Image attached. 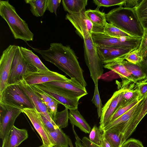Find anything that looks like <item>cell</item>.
I'll list each match as a JSON object with an SVG mask.
<instances>
[{"label": "cell", "instance_id": "cell-1", "mask_svg": "<svg viewBox=\"0 0 147 147\" xmlns=\"http://www.w3.org/2000/svg\"><path fill=\"white\" fill-rule=\"evenodd\" d=\"M32 48L45 60L55 65L71 78L75 79L85 87L87 86L83 76V71L74 52L69 46L53 43L50 44L49 49L45 50Z\"/></svg>", "mask_w": 147, "mask_h": 147}, {"label": "cell", "instance_id": "cell-2", "mask_svg": "<svg viewBox=\"0 0 147 147\" xmlns=\"http://www.w3.org/2000/svg\"><path fill=\"white\" fill-rule=\"evenodd\" d=\"M106 17L109 23L134 37L142 38L144 29L134 9L119 7L106 14Z\"/></svg>", "mask_w": 147, "mask_h": 147}, {"label": "cell", "instance_id": "cell-3", "mask_svg": "<svg viewBox=\"0 0 147 147\" xmlns=\"http://www.w3.org/2000/svg\"><path fill=\"white\" fill-rule=\"evenodd\" d=\"M0 15L7 22L15 39H20L26 42L33 41L34 34L28 24L19 16L8 1L0 0Z\"/></svg>", "mask_w": 147, "mask_h": 147}, {"label": "cell", "instance_id": "cell-4", "mask_svg": "<svg viewBox=\"0 0 147 147\" xmlns=\"http://www.w3.org/2000/svg\"><path fill=\"white\" fill-rule=\"evenodd\" d=\"M91 36L96 47H121L136 50L139 47L141 38H117L111 36L104 32L102 28L93 26Z\"/></svg>", "mask_w": 147, "mask_h": 147}, {"label": "cell", "instance_id": "cell-5", "mask_svg": "<svg viewBox=\"0 0 147 147\" xmlns=\"http://www.w3.org/2000/svg\"><path fill=\"white\" fill-rule=\"evenodd\" d=\"M83 39L85 62L95 85H98V80L103 74L104 64L98 55L96 46L93 42L91 34H88Z\"/></svg>", "mask_w": 147, "mask_h": 147}, {"label": "cell", "instance_id": "cell-6", "mask_svg": "<svg viewBox=\"0 0 147 147\" xmlns=\"http://www.w3.org/2000/svg\"><path fill=\"white\" fill-rule=\"evenodd\" d=\"M0 103L21 110L35 107L18 84L9 85L0 94Z\"/></svg>", "mask_w": 147, "mask_h": 147}, {"label": "cell", "instance_id": "cell-7", "mask_svg": "<svg viewBox=\"0 0 147 147\" xmlns=\"http://www.w3.org/2000/svg\"><path fill=\"white\" fill-rule=\"evenodd\" d=\"M38 71L37 69L26 61L18 46L11 64L8 78L9 85L19 84L24 80V75Z\"/></svg>", "mask_w": 147, "mask_h": 147}, {"label": "cell", "instance_id": "cell-8", "mask_svg": "<svg viewBox=\"0 0 147 147\" xmlns=\"http://www.w3.org/2000/svg\"><path fill=\"white\" fill-rule=\"evenodd\" d=\"M32 85L53 97L69 110L78 109L80 98L70 96L58 87L45 83Z\"/></svg>", "mask_w": 147, "mask_h": 147}, {"label": "cell", "instance_id": "cell-9", "mask_svg": "<svg viewBox=\"0 0 147 147\" xmlns=\"http://www.w3.org/2000/svg\"><path fill=\"white\" fill-rule=\"evenodd\" d=\"M28 118L33 126L41 138L43 144L48 147L56 145L55 141L49 134L41 117L36 109L25 108L21 110Z\"/></svg>", "mask_w": 147, "mask_h": 147}, {"label": "cell", "instance_id": "cell-10", "mask_svg": "<svg viewBox=\"0 0 147 147\" xmlns=\"http://www.w3.org/2000/svg\"><path fill=\"white\" fill-rule=\"evenodd\" d=\"M22 113L21 110L0 103V138L2 141L12 127L16 119Z\"/></svg>", "mask_w": 147, "mask_h": 147}, {"label": "cell", "instance_id": "cell-11", "mask_svg": "<svg viewBox=\"0 0 147 147\" xmlns=\"http://www.w3.org/2000/svg\"><path fill=\"white\" fill-rule=\"evenodd\" d=\"M18 46L10 45L3 52L0 59V94L9 85L8 78Z\"/></svg>", "mask_w": 147, "mask_h": 147}, {"label": "cell", "instance_id": "cell-12", "mask_svg": "<svg viewBox=\"0 0 147 147\" xmlns=\"http://www.w3.org/2000/svg\"><path fill=\"white\" fill-rule=\"evenodd\" d=\"M124 60H125V58H121L104 64V67L115 72L121 79V82L117 80L116 81L118 90L127 89L134 84L137 83L122 64V61Z\"/></svg>", "mask_w": 147, "mask_h": 147}, {"label": "cell", "instance_id": "cell-13", "mask_svg": "<svg viewBox=\"0 0 147 147\" xmlns=\"http://www.w3.org/2000/svg\"><path fill=\"white\" fill-rule=\"evenodd\" d=\"M84 9L79 13H67L65 19L69 20L76 29L77 33L83 38L89 34H91L93 25L90 20Z\"/></svg>", "mask_w": 147, "mask_h": 147}, {"label": "cell", "instance_id": "cell-14", "mask_svg": "<svg viewBox=\"0 0 147 147\" xmlns=\"http://www.w3.org/2000/svg\"><path fill=\"white\" fill-rule=\"evenodd\" d=\"M69 80L65 76L50 70L31 72L24 76V80L30 85L52 81H66Z\"/></svg>", "mask_w": 147, "mask_h": 147}, {"label": "cell", "instance_id": "cell-15", "mask_svg": "<svg viewBox=\"0 0 147 147\" xmlns=\"http://www.w3.org/2000/svg\"><path fill=\"white\" fill-rule=\"evenodd\" d=\"M124 91V89H119L115 91L102 107L99 127L102 131L117 109L122 100Z\"/></svg>", "mask_w": 147, "mask_h": 147}, {"label": "cell", "instance_id": "cell-16", "mask_svg": "<svg viewBox=\"0 0 147 147\" xmlns=\"http://www.w3.org/2000/svg\"><path fill=\"white\" fill-rule=\"evenodd\" d=\"M44 83L58 87L70 96L80 99L88 94L85 87L74 78L66 81H54Z\"/></svg>", "mask_w": 147, "mask_h": 147}, {"label": "cell", "instance_id": "cell-17", "mask_svg": "<svg viewBox=\"0 0 147 147\" xmlns=\"http://www.w3.org/2000/svg\"><path fill=\"white\" fill-rule=\"evenodd\" d=\"M18 85L28 97L37 111L45 117L54 126L58 127L50 117L47 107L41 96L33 87L27 84L24 80Z\"/></svg>", "mask_w": 147, "mask_h": 147}, {"label": "cell", "instance_id": "cell-18", "mask_svg": "<svg viewBox=\"0 0 147 147\" xmlns=\"http://www.w3.org/2000/svg\"><path fill=\"white\" fill-rule=\"evenodd\" d=\"M144 98L140 99L136 105L126 112L107 124L104 127L102 131L113 127L121 133L123 130L131 120L139 112L142 105Z\"/></svg>", "mask_w": 147, "mask_h": 147}, {"label": "cell", "instance_id": "cell-19", "mask_svg": "<svg viewBox=\"0 0 147 147\" xmlns=\"http://www.w3.org/2000/svg\"><path fill=\"white\" fill-rule=\"evenodd\" d=\"M96 47L98 55L103 64L115 60L125 58L127 55L134 50L121 47Z\"/></svg>", "mask_w": 147, "mask_h": 147}, {"label": "cell", "instance_id": "cell-20", "mask_svg": "<svg viewBox=\"0 0 147 147\" xmlns=\"http://www.w3.org/2000/svg\"><path fill=\"white\" fill-rule=\"evenodd\" d=\"M28 137L27 130L19 129L14 125L4 140L2 147H15L18 146Z\"/></svg>", "mask_w": 147, "mask_h": 147}, {"label": "cell", "instance_id": "cell-21", "mask_svg": "<svg viewBox=\"0 0 147 147\" xmlns=\"http://www.w3.org/2000/svg\"><path fill=\"white\" fill-rule=\"evenodd\" d=\"M147 114V94L143 99L141 108L126 126L123 133L122 142L123 143L135 130L136 127L142 119Z\"/></svg>", "mask_w": 147, "mask_h": 147}, {"label": "cell", "instance_id": "cell-22", "mask_svg": "<svg viewBox=\"0 0 147 147\" xmlns=\"http://www.w3.org/2000/svg\"><path fill=\"white\" fill-rule=\"evenodd\" d=\"M21 53L26 61L36 68L38 71H46L49 70L44 64L38 57L31 50L19 46Z\"/></svg>", "mask_w": 147, "mask_h": 147}, {"label": "cell", "instance_id": "cell-23", "mask_svg": "<svg viewBox=\"0 0 147 147\" xmlns=\"http://www.w3.org/2000/svg\"><path fill=\"white\" fill-rule=\"evenodd\" d=\"M69 119L72 125L78 127L86 134L90 133L91 130V127L78 109L69 110Z\"/></svg>", "mask_w": 147, "mask_h": 147}, {"label": "cell", "instance_id": "cell-24", "mask_svg": "<svg viewBox=\"0 0 147 147\" xmlns=\"http://www.w3.org/2000/svg\"><path fill=\"white\" fill-rule=\"evenodd\" d=\"M31 86L41 96L47 107L48 112L52 119L57 112L58 104H60V103L53 97L39 88L33 85Z\"/></svg>", "mask_w": 147, "mask_h": 147}, {"label": "cell", "instance_id": "cell-25", "mask_svg": "<svg viewBox=\"0 0 147 147\" xmlns=\"http://www.w3.org/2000/svg\"><path fill=\"white\" fill-rule=\"evenodd\" d=\"M88 1V0H62L61 3L65 11L69 13H75L85 9Z\"/></svg>", "mask_w": 147, "mask_h": 147}, {"label": "cell", "instance_id": "cell-26", "mask_svg": "<svg viewBox=\"0 0 147 147\" xmlns=\"http://www.w3.org/2000/svg\"><path fill=\"white\" fill-rule=\"evenodd\" d=\"M97 8L94 10L88 9L85 11L87 17L94 26L103 28L107 23L106 14Z\"/></svg>", "mask_w": 147, "mask_h": 147}, {"label": "cell", "instance_id": "cell-27", "mask_svg": "<svg viewBox=\"0 0 147 147\" xmlns=\"http://www.w3.org/2000/svg\"><path fill=\"white\" fill-rule=\"evenodd\" d=\"M122 62L136 83L145 78L146 75L139 65L130 63L125 60L122 61Z\"/></svg>", "mask_w": 147, "mask_h": 147}, {"label": "cell", "instance_id": "cell-28", "mask_svg": "<svg viewBox=\"0 0 147 147\" xmlns=\"http://www.w3.org/2000/svg\"><path fill=\"white\" fill-rule=\"evenodd\" d=\"M105 138L113 147H121L122 146V134L113 127L102 131Z\"/></svg>", "mask_w": 147, "mask_h": 147}, {"label": "cell", "instance_id": "cell-29", "mask_svg": "<svg viewBox=\"0 0 147 147\" xmlns=\"http://www.w3.org/2000/svg\"><path fill=\"white\" fill-rule=\"evenodd\" d=\"M47 0H26V3L30 4V10L33 15L36 17H41L47 10Z\"/></svg>", "mask_w": 147, "mask_h": 147}, {"label": "cell", "instance_id": "cell-30", "mask_svg": "<svg viewBox=\"0 0 147 147\" xmlns=\"http://www.w3.org/2000/svg\"><path fill=\"white\" fill-rule=\"evenodd\" d=\"M134 9L144 29H147V0L140 1Z\"/></svg>", "mask_w": 147, "mask_h": 147}, {"label": "cell", "instance_id": "cell-31", "mask_svg": "<svg viewBox=\"0 0 147 147\" xmlns=\"http://www.w3.org/2000/svg\"><path fill=\"white\" fill-rule=\"evenodd\" d=\"M48 132L55 142V147H67L68 146L69 137L58 128L53 131Z\"/></svg>", "mask_w": 147, "mask_h": 147}, {"label": "cell", "instance_id": "cell-32", "mask_svg": "<svg viewBox=\"0 0 147 147\" xmlns=\"http://www.w3.org/2000/svg\"><path fill=\"white\" fill-rule=\"evenodd\" d=\"M137 99L140 100L139 92L137 88L124 90L122 100L117 109L128 105Z\"/></svg>", "mask_w": 147, "mask_h": 147}, {"label": "cell", "instance_id": "cell-33", "mask_svg": "<svg viewBox=\"0 0 147 147\" xmlns=\"http://www.w3.org/2000/svg\"><path fill=\"white\" fill-rule=\"evenodd\" d=\"M102 30L105 33L113 37H136L121 30L112 24L108 22L105 27L102 28Z\"/></svg>", "mask_w": 147, "mask_h": 147}, {"label": "cell", "instance_id": "cell-34", "mask_svg": "<svg viewBox=\"0 0 147 147\" xmlns=\"http://www.w3.org/2000/svg\"><path fill=\"white\" fill-rule=\"evenodd\" d=\"M68 109L60 112H57L52 120L56 125L59 129L66 127L68 125L69 112Z\"/></svg>", "mask_w": 147, "mask_h": 147}, {"label": "cell", "instance_id": "cell-35", "mask_svg": "<svg viewBox=\"0 0 147 147\" xmlns=\"http://www.w3.org/2000/svg\"><path fill=\"white\" fill-rule=\"evenodd\" d=\"M140 100L138 99H136L127 105L119 107L111 117L107 124L111 122L126 112L136 105Z\"/></svg>", "mask_w": 147, "mask_h": 147}, {"label": "cell", "instance_id": "cell-36", "mask_svg": "<svg viewBox=\"0 0 147 147\" xmlns=\"http://www.w3.org/2000/svg\"><path fill=\"white\" fill-rule=\"evenodd\" d=\"M102 133L99 128L96 125H94L89 133V139L92 142L98 145L101 146Z\"/></svg>", "mask_w": 147, "mask_h": 147}, {"label": "cell", "instance_id": "cell-37", "mask_svg": "<svg viewBox=\"0 0 147 147\" xmlns=\"http://www.w3.org/2000/svg\"><path fill=\"white\" fill-rule=\"evenodd\" d=\"M125 0H93L94 3L97 5V8H99L102 6L106 7L114 5H119L122 7L125 3Z\"/></svg>", "mask_w": 147, "mask_h": 147}, {"label": "cell", "instance_id": "cell-38", "mask_svg": "<svg viewBox=\"0 0 147 147\" xmlns=\"http://www.w3.org/2000/svg\"><path fill=\"white\" fill-rule=\"evenodd\" d=\"M98 86L97 85H95L94 93L92 101L97 108L98 118H99L101 115L102 107Z\"/></svg>", "mask_w": 147, "mask_h": 147}, {"label": "cell", "instance_id": "cell-39", "mask_svg": "<svg viewBox=\"0 0 147 147\" xmlns=\"http://www.w3.org/2000/svg\"><path fill=\"white\" fill-rule=\"evenodd\" d=\"M137 49L127 55L125 57V60L134 64H137L139 63L142 61V57L140 55Z\"/></svg>", "mask_w": 147, "mask_h": 147}, {"label": "cell", "instance_id": "cell-40", "mask_svg": "<svg viewBox=\"0 0 147 147\" xmlns=\"http://www.w3.org/2000/svg\"><path fill=\"white\" fill-rule=\"evenodd\" d=\"M137 49L142 57L147 52V29L144 30V34Z\"/></svg>", "mask_w": 147, "mask_h": 147}, {"label": "cell", "instance_id": "cell-41", "mask_svg": "<svg viewBox=\"0 0 147 147\" xmlns=\"http://www.w3.org/2000/svg\"><path fill=\"white\" fill-rule=\"evenodd\" d=\"M61 1V0H47V10L51 13H54L57 16V10Z\"/></svg>", "mask_w": 147, "mask_h": 147}, {"label": "cell", "instance_id": "cell-42", "mask_svg": "<svg viewBox=\"0 0 147 147\" xmlns=\"http://www.w3.org/2000/svg\"><path fill=\"white\" fill-rule=\"evenodd\" d=\"M121 147H144L141 141L139 140L130 138L127 139Z\"/></svg>", "mask_w": 147, "mask_h": 147}, {"label": "cell", "instance_id": "cell-43", "mask_svg": "<svg viewBox=\"0 0 147 147\" xmlns=\"http://www.w3.org/2000/svg\"><path fill=\"white\" fill-rule=\"evenodd\" d=\"M136 85L139 92L140 100L143 98L147 94V81L144 82H138Z\"/></svg>", "mask_w": 147, "mask_h": 147}, {"label": "cell", "instance_id": "cell-44", "mask_svg": "<svg viewBox=\"0 0 147 147\" xmlns=\"http://www.w3.org/2000/svg\"><path fill=\"white\" fill-rule=\"evenodd\" d=\"M143 71L146 75L145 78L143 80L139 82H144L147 81V52L142 57V61L138 64Z\"/></svg>", "mask_w": 147, "mask_h": 147}, {"label": "cell", "instance_id": "cell-45", "mask_svg": "<svg viewBox=\"0 0 147 147\" xmlns=\"http://www.w3.org/2000/svg\"><path fill=\"white\" fill-rule=\"evenodd\" d=\"M40 116L44 125L48 131H54L55 129L58 128L54 126L53 124L45 117L41 115H40Z\"/></svg>", "mask_w": 147, "mask_h": 147}, {"label": "cell", "instance_id": "cell-46", "mask_svg": "<svg viewBox=\"0 0 147 147\" xmlns=\"http://www.w3.org/2000/svg\"><path fill=\"white\" fill-rule=\"evenodd\" d=\"M81 142L83 147H102L92 142L88 138L85 136L82 138Z\"/></svg>", "mask_w": 147, "mask_h": 147}, {"label": "cell", "instance_id": "cell-47", "mask_svg": "<svg viewBox=\"0 0 147 147\" xmlns=\"http://www.w3.org/2000/svg\"><path fill=\"white\" fill-rule=\"evenodd\" d=\"M140 1L138 0H125L123 6H124V7L134 9Z\"/></svg>", "mask_w": 147, "mask_h": 147}, {"label": "cell", "instance_id": "cell-48", "mask_svg": "<svg viewBox=\"0 0 147 147\" xmlns=\"http://www.w3.org/2000/svg\"><path fill=\"white\" fill-rule=\"evenodd\" d=\"M101 146L102 147H113L105 138L104 134L102 133L101 139Z\"/></svg>", "mask_w": 147, "mask_h": 147}, {"label": "cell", "instance_id": "cell-49", "mask_svg": "<svg viewBox=\"0 0 147 147\" xmlns=\"http://www.w3.org/2000/svg\"><path fill=\"white\" fill-rule=\"evenodd\" d=\"M72 125V129L73 131V132L74 133V134L75 136V137L76 139V140H78V141H82V140H81L80 138L78 137V136L77 134H76L75 130L74 129V125Z\"/></svg>", "mask_w": 147, "mask_h": 147}, {"label": "cell", "instance_id": "cell-50", "mask_svg": "<svg viewBox=\"0 0 147 147\" xmlns=\"http://www.w3.org/2000/svg\"><path fill=\"white\" fill-rule=\"evenodd\" d=\"M76 147H83L81 141L76 140L75 143Z\"/></svg>", "mask_w": 147, "mask_h": 147}, {"label": "cell", "instance_id": "cell-51", "mask_svg": "<svg viewBox=\"0 0 147 147\" xmlns=\"http://www.w3.org/2000/svg\"><path fill=\"white\" fill-rule=\"evenodd\" d=\"M69 144L70 147H74L72 143L71 139L69 138Z\"/></svg>", "mask_w": 147, "mask_h": 147}, {"label": "cell", "instance_id": "cell-52", "mask_svg": "<svg viewBox=\"0 0 147 147\" xmlns=\"http://www.w3.org/2000/svg\"><path fill=\"white\" fill-rule=\"evenodd\" d=\"M38 147H47V146H45L44 144H42V145H41L40 146H39ZM53 147H55L54 146Z\"/></svg>", "mask_w": 147, "mask_h": 147}, {"label": "cell", "instance_id": "cell-53", "mask_svg": "<svg viewBox=\"0 0 147 147\" xmlns=\"http://www.w3.org/2000/svg\"><path fill=\"white\" fill-rule=\"evenodd\" d=\"M18 146H16L15 147H18Z\"/></svg>", "mask_w": 147, "mask_h": 147}, {"label": "cell", "instance_id": "cell-54", "mask_svg": "<svg viewBox=\"0 0 147 147\" xmlns=\"http://www.w3.org/2000/svg\"></svg>", "mask_w": 147, "mask_h": 147}]
</instances>
